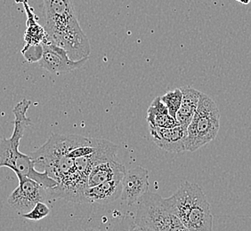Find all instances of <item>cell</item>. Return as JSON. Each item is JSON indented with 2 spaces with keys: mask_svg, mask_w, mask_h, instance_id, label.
Listing matches in <instances>:
<instances>
[{
  "mask_svg": "<svg viewBox=\"0 0 251 231\" xmlns=\"http://www.w3.org/2000/svg\"><path fill=\"white\" fill-rule=\"evenodd\" d=\"M88 137L75 135L52 134L40 148L31 152L37 170H42L57 182V186L48 189L49 198L65 199L83 204L87 188V179L78 172L70 151L87 141Z\"/></svg>",
  "mask_w": 251,
  "mask_h": 231,
  "instance_id": "cell-1",
  "label": "cell"
},
{
  "mask_svg": "<svg viewBox=\"0 0 251 231\" xmlns=\"http://www.w3.org/2000/svg\"><path fill=\"white\" fill-rule=\"evenodd\" d=\"M44 17L45 40L65 50L73 61L89 58L90 43L77 22L71 0H44Z\"/></svg>",
  "mask_w": 251,
  "mask_h": 231,
  "instance_id": "cell-2",
  "label": "cell"
},
{
  "mask_svg": "<svg viewBox=\"0 0 251 231\" xmlns=\"http://www.w3.org/2000/svg\"><path fill=\"white\" fill-rule=\"evenodd\" d=\"M31 105L29 100L24 99L13 110L15 115L14 131L9 139L0 140V168L8 167L15 172L16 176H25L32 179L47 189L57 186V182L46 172H39L35 167L33 160L29 155L20 152V141L24 137L26 128L31 125V119L27 112Z\"/></svg>",
  "mask_w": 251,
  "mask_h": 231,
  "instance_id": "cell-3",
  "label": "cell"
},
{
  "mask_svg": "<svg viewBox=\"0 0 251 231\" xmlns=\"http://www.w3.org/2000/svg\"><path fill=\"white\" fill-rule=\"evenodd\" d=\"M163 201L189 231H212L213 214L202 188L184 182L176 192Z\"/></svg>",
  "mask_w": 251,
  "mask_h": 231,
  "instance_id": "cell-4",
  "label": "cell"
},
{
  "mask_svg": "<svg viewBox=\"0 0 251 231\" xmlns=\"http://www.w3.org/2000/svg\"><path fill=\"white\" fill-rule=\"evenodd\" d=\"M220 129V111L210 97L201 92L198 106L187 127L185 151L194 152L216 139Z\"/></svg>",
  "mask_w": 251,
  "mask_h": 231,
  "instance_id": "cell-5",
  "label": "cell"
},
{
  "mask_svg": "<svg viewBox=\"0 0 251 231\" xmlns=\"http://www.w3.org/2000/svg\"><path fill=\"white\" fill-rule=\"evenodd\" d=\"M134 223L151 231H189L158 194L147 191L138 201Z\"/></svg>",
  "mask_w": 251,
  "mask_h": 231,
  "instance_id": "cell-6",
  "label": "cell"
},
{
  "mask_svg": "<svg viewBox=\"0 0 251 231\" xmlns=\"http://www.w3.org/2000/svg\"><path fill=\"white\" fill-rule=\"evenodd\" d=\"M18 187L11 193L7 203L9 207L20 213L29 212L37 203L44 202L49 198L48 189L32 179L17 176Z\"/></svg>",
  "mask_w": 251,
  "mask_h": 231,
  "instance_id": "cell-7",
  "label": "cell"
},
{
  "mask_svg": "<svg viewBox=\"0 0 251 231\" xmlns=\"http://www.w3.org/2000/svg\"><path fill=\"white\" fill-rule=\"evenodd\" d=\"M42 46L43 53L39 62V66L49 72L54 74L70 72L82 67L88 60L84 59L81 61H73L69 58L65 50L48 40L44 41Z\"/></svg>",
  "mask_w": 251,
  "mask_h": 231,
  "instance_id": "cell-8",
  "label": "cell"
},
{
  "mask_svg": "<svg viewBox=\"0 0 251 231\" xmlns=\"http://www.w3.org/2000/svg\"><path fill=\"white\" fill-rule=\"evenodd\" d=\"M149 191V173L142 166L126 170L122 179L121 198L128 206H134L145 193Z\"/></svg>",
  "mask_w": 251,
  "mask_h": 231,
  "instance_id": "cell-9",
  "label": "cell"
},
{
  "mask_svg": "<svg viewBox=\"0 0 251 231\" xmlns=\"http://www.w3.org/2000/svg\"><path fill=\"white\" fill-rule=\"evenodd\" d=\"M118 151V145L114 144L113 142L105 139L96 138L95 149L92 152L86 156L75 159L76 167L78 172L87 179L88 174L95 165L102 162L117 159Z\"/></svg>",
  "mask_w": 251,
  "mask_h": 231,
  "instance_id": "cell-10",
  "label": "cell"
},
{
  "mask_svg": "<svg viewBox=\"0 0 251 231\" xmlns=\"http://www.w3.org/2000/svg\"><path fill=\"white\" fill-rule=\"evenodd\" d=\"M149 127L153 142L160 149L171 153L185 151V142L188 135L186 127L180 125L169 128L151 125Z\"/></svg>",
  "mask_w": 251,
  "mask_h": 231,
  "instance_id": "cell-11",
  "label": "cell"
},
{
  "mask_svg": "<svg viewBox=\"0 0 251 231\" xmlns=\"http://www.w3.org/2000/svg\"><path fill=\"white\" fill-rule=\"evenodd\" d=\"M122 179H113L95 187L87 188L84 194V203L106 205L114 202L121 198Z\"/></svg>",
  "mask_w": 251,
  "mask_h": 231,
  "instance_id": "cell-12",
  "label": "cell"
},
{
  "mask_svg": "<svg viewBox=\"0 0 251 231\" xmlns=\"http://www.w3.org/2000/svg\"><path fill=\"white\" fill-rule=\"evenodd\" d=\"M126 173V167L118 159L102 162L93 167L87 176V188L95 187L113 179H122Z\"/></svg>",
  "mask_w": 251,
  "mask_h": 231,
  "instance_id": "cell-13",
  "label": "cell"
},
{
  "mask_svg": "<svg viewBox=\"0 0 251 231\" xmlns=\"http://www.w3.org/2000/svg\"><path fill=\"white\" fill-rule=\"evenodd\" d=\"M181 90L183 92V101L176 116V119L179 125L187 128L198 106L201 92L190 87H181Z\"/></svg>",
  "mask_w": 251,
  "mask_h": 231,
  "instance_id": "cell-14",
  "label": "cell"
},
{
  "mask_svg": "<svg viewBox=\"0 0 251 231\" xmlns=\"http://www.w3.org/2000/svg\"><path fill=\"white\" fill-rule=\"evenodd\" d=\"M146 120L151 126L169 128L179 125L177 120L169 115L168 108L161 101L160 96L156 97L147 110Z\"/></svg>",
  "mask_w": 251,
  "mask_h": 231,
  "instance_id": "cell-15",
  "label": "cell"
},
{
  "mask_svg": "<svg viewBox=\"0 0 251 231\" xmlns=\"http://www.w3.org/2000/svg\"><path fill=\"white\" fill-rule=\"evenodd\" d=\"M21 2L25 5V12L27 14V29L25 35V46L42 45L47 38L46 30L38 23V17L34 14L33 9L29 6L28 1L22 0Z\"/></svg>",
  "mask_w": 251,
  "mask_h": 231,
  "instance_id": "cell-16",
  "label": "cell"
},
{
  "mask_svg": "<svg viewBox=\"0 0 251 231\" xmlns=\"http://www.w3.org/2000/svg\"><path fill=\"white\" fill-rule=\"evenodd\" d=\"M160 99L168 108L169 115L176 118V113L178 112L183 101V92L181 88H176L173 91L166 92L164 95L160 96Z\"/></svg>",
  "mask_w": 251,
  "mask_h": 231,
  "instance_id": "cell-17",
  "label": "cell"
},
{
  "mask_svg": "<svg viewBox=\"0 0 251 231\" xmlns=\"http://www.w3.org/2000/svg\"><path fill=\"white\" fill-rule=\"evenodd\" d=\"M50 213V208L47 204L44 202L37 203L35 207L26 213H23L22 216L30 222H39L45 217L49 216Z\"/></svg>",
  "mask_w": 251,
  "mask_h": 231,
  "instance_id": "cell-18",
  "label": "cell"
},
{
  "mask_svg": "<svg viewBox=\"0 0 251 231\" xmlns=\"http://www.w3.org/2000/svg\"><path fill=\"white\" fill-rule=\"evenodd\" d=\"M22 53L24 54V56L28 63H39L40 59L42 57L43 46H42V45L25 46L22 51Z\"/></svg>",
  "mask_w": 251,
  "mask_h": 231,
  "instance_id": "cell-19",
  "label": "cell"
},
{
  "mask_svg": "<svg viewBox=\"0 0 251 231\" xmlns=\"http://www.w3.org/2000/svg\"><path fill=\"white\" fill-rule=\"evenodd\" d=\"M131 221L127 216L123 217L120 221L110 223L105 231H130Z\"/></svg>",
  "mask_w": 251,
  "mask_h": 231,
  "instance_id": "cell-20",
  "label": "cell"
},
{
  "mask_svg": "<svg viewBox=\"0 0 251 231\" xmlns=\"http://www.w3.org/2000/svg\"><path fill=\"white\" fill-rule=\"evenodd\" d=\"M130 231H151L149 230H147V229H144V228H141V227L137 226V225H135L134 222H132L131 221V226H130Z\"/></svg>",
  "mask_w": 251,
  "mask_h": 231,
  "instance_id": "cell-21",
  "label": "cell"
},
{
  "mask_svg": "<svg viewBox=\"0 0 251 231\" xmlns=\"http://www.w3.org/2000/svg\"><path fill=\"white\" fill-rule=\"evenodd\" d=\"M238 2H241L242 4H244V5H247V4H249L250 2H251V0H236Z\"/></svg>",
  "mask_w": 251,
  "mask_h": 231,
  "instance_id": "cell-22",
  "label": "cell"
},
{
  "mask_svg": "<svg viewBox=\"0 0 251 231\" xmlns=\"http://www.w3.org/2000/svg\"></svg>",
  "mask_w": 251,
  "mask_h": 231,
  "instance_id": "cell-23",
  "label": "cell"
}]
</instances>
